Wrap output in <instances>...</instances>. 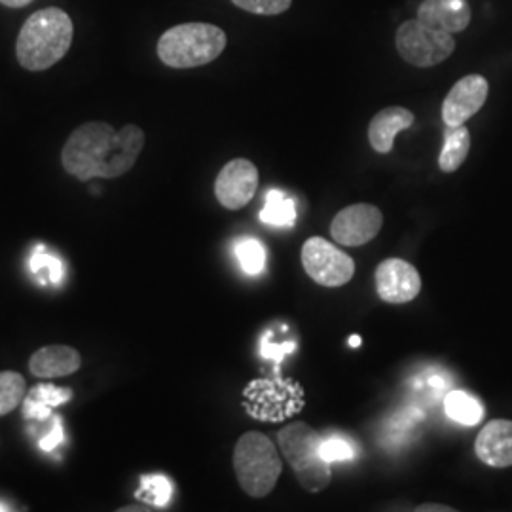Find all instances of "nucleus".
Listing matches in <instances>:
<instances>
[{
    "label": "nucleus",
    "instance_id": "nucleus-20",
    "mask_svg": "<svg viewBox=\"0 0 512 512\" xmlns=\"http://www.w3.org/2000/svg\"><path fill=\"white\" fill-rule=\"evenodd\" d=\"M27 395L25 378L14 370H0V418L14 412Z\"/></svg>",
    "mask_w": 512,
    "mask_h": 512
},
{
    "label": "nucleus",
    "instance_id": "nucleus-17",
    "mask_svg": "<svg viewBox=\"0 0 512 512\" xmlns=\"http://www.w3.org/2000/svg\"><path fill=\"white\" fill-rule=\"evenodd\" d=\"M471 150V133L463 126L448 128L444 131V145L440 150L439 167L444 173L458 171L463 162L467 160Z\"/></svg>",
    "mask_w": 512,
    "mask_h": 512
},
{
    "label": "nucleus",
    "instance_id": "nucleus-2",
    "mask_svg": "<svg viewBox=\"0 0 512 512\" xmlns=\"http://www.w3.org/2000/svg\"><path fill=\"white\" fill-rule=\"evenodd\" d=\"M74 25L61 8H44L23 23L16 40V57L25 71L40 73L52 69L73 46Z\"/></svg>",
    "mask_w": 512,
    "mask_h": 512
},
{
    "label": "nucleus",
    "instance_id": "nucleus-19",
    "mask_svg": "<svg viewBox=\"0 0 512 512\" xmlns=\"http://www.w3.org/2000/svg\"><path fill=\"white\" fill-rule=\"evenodd\" d=\"M444 410L452 420L467 427H473L484 416L480 403L465 391H450L444 399Z\"/></svg>",
    "mask_w": 512,
    "mask_h": 512
},
{
    "label": "nucleus",
    "instance_id": "nucleus-5",
    "mask_svg": "<svg viewBox=\"0 0 512 512\" xmlns=\"http://www.w3.org/2000/svg\"><path fill=\"white\" fill-rule=\"evenodd\" d=\"M234 471L241 490L260 499L274 490L283 463L272 440L264 433L249 431L239 437L234 448Z\"/></svg>",
    "mask_w": 512,
    "mask_h": 512
},
{
    "label": "nucleus",
    "instance_id": "nucleus-3",
    "mask_svg": "<svg viewBox=\"0 0 512 512\" xmlns=\"http://www.w3.org/2000/svg\"><path fill=\"white\" fill-rule=\"evenodd\" d=\"M226 33L211 23H183L167 29L156 52L165 67L196 69L215 61L226 48Z\"/></svg>",
    "mask_w": 512,
    "mask_h": 512
},
{
    "label": "nucleus",
    "instance_id": "nucleus-26",
    "mask_svg": "<svg viewBox=\"0 0 512 512\" xmlns=\"http://www.w3.org/2000/svg\"><path fill=\"white\" fill-rule=\"evenodd\" d=\"M63 439H65V435H63V423H61V418H59V416H52V418H50L48 431L38 437V446H40L44 452H52L59 444H63Z\"/></svg>",
    "mask_w": 512,
    "mask_h": 512
},
{
    "label": "nucleus",
    "instance_id": "nucleus-13",
    "mask_svg": "<svg viewBox=\"0 0 512 512\" xmlns=\"http://www.w3.org/2000/svg\"><path fill=\"white\" fill-rule=\"evenodd\" d=\"M418 19L429 27L446 33H461L471 23V6L467 0H423Z\"/></svg>",
    "mask_w": 512,
    "mask_h": 512
},
{
    "label": "nucleus",
    "instance_id": "nucleus-23",
    "mask_svg": "<svg viewBox=\"0 0 512 512\" xmlns=\"http://www.w3.org/2000/svg\"><path fill=\"white\" fill-rule=\"evenodd\" d=\"M31 274L38 277L46 285H59L63 279V264L57 256L48 253L46 249H37L29 260Z\"/></svg>",
    "mask_w": 512,
    "mask_h": 512
},
{
    "label": "nucleus",
    "instance_id": "nucleus-22",
    "mask_svg": "<svg viewBox=\"0 0 512 512\" xmlns=\"http://www.w3.org/2000/svg\"><path fill=\"white\" fill-rule=\"evenodd\" d=\"M236 256L239 266L247 275H258L264 272L266 266V249L255 238L239 239L236 243Z\"/></svg>",
    "mask_w": 512,
    "mask_h": 512
},
{
    "label": "nucleus",
    "instance_id": "nucleus-6",
    "mask_svg": "<svg viewBox=\"0 0 512 512\" xmlns=\"http://www.w3.org/2000/svg\"><path fill=\"white\" fill-rule=\"evenodd\" d=\"M395 46L404 61L412 67H435L456 50L452 33L425 25L420 19H408L397 29Z\"/></svg>",
    "mask_w": 512,
    "mask_h": 512
},
{
    "label": "nucleus",
    "instance_id": "nucleus-16",
    "mask_svg": "<svg viewBox=\"0 0 512 512\" xmlns=\"http://www.w3.org/2000/svg\"><path fill=\"white\" fill-rule=\"evenodd\" d=\"M74 397L71 387L38 384L27 391L23 399V418L29 421H48L54 416V408L69 403Z\"/></svg>",
    "mask_w": 512,
    "mask_h": 512
},
{
    "label": "nucleus",
    "instance_id": "nucleus-25",
    "mask_svg": "<svg viewBox=\"0 0 512 512\" xmlns=\"http://www.w3.org/2000/svg\"><path fill=\"white\" fill-rule=\"evenodd\" d=\"M321 456L329 463L349 461V459L355 458V450L348 440L330 437V439L323 440V444H321Z\"/></svg>",
    "mask_w": 512,
    "mask_h": 512
},
{
    "label": "nucleus",
    "instance_id": "nucleus-24",
    "mask_svg": "<svg viewBox=\"0 0 512 512\" xmlns=\"http://www.w3.org/2000/svg\"><path fill=\"white\" fill-rule=\"evenodd\" d=\"M238 8L256 16H279L287 12L293 0H232Z\"/></svg>",
    "mask_w": 512,
    "mask_h": 512
},
{
    "label": "nucleus",
    "instance_id": "nucleus-9",
    "mask_svg": "<svg viewBox=\"0 0 512 512\" xmlns=\"http://www.w3.org/2000/svg\"><path fill=\"white\" fill-rule=\"evenodd\" d=\"M258 169L251 160L236 158L224 165L215 181V196L222 207L239 211L255 198Z\"/></svg>",
    "mask_w": 512,
    "mask_h": 512
},
{
    "label": "nucleus",
    "instance_id": "nucleus-27",
    "mask_svg": "<svg viewBox=\"0 0 512 512\" xmlns=\"http://www.w3.org/2000/svg\"><path fill=\"white\" fill-rule=\"evenodd\" d=\"M418 512H454L452 507H444V505H421L416 509Z\"/></svg>",
    "mask_w": 512,
    "mask_h": 512
},
{
    "label": "nucleus",
    "instance_id": "nucleus-10",
    "mask_svg": "<svg viewBox=\"0 0 512 512\" xmlns=\"http://www.w3.org/2000/svg\"><path fill=\"white\" fill-rule=\"evenodd\" d=\"M490 93V84L480 74H467L454 84L442 103V122L448 128L463 126L484 107Z\"/></svg>",
    "mask_w": 512,
    "mask_h": 512
},
{
    "label": "nucleus",
    "instance_id": "nucleus-11",
    "mask_svg": "<svg viewBox=\"0 0 512 512\" xmlns=\"http://www.w3.org/2000/svg\"><path fill=\"white\" fill-rule=\"evenodd\" d=\"M376 291L387 304L412 302L421 291L420 274L406 260L387 258L376 268Z\"/></svg>",
    "mask_w": 512,
    "mask_h": 512
},
{
    "label": "nucleus",
    "instance_id": "nucleus-4",
    "mask_svg": "<svg viewBox=\"0 0 512 512\" xmlns=\"http://www.w3.org/2000/svg\"><path fill=\"white\" fill-rule=\"evenodd\" d=\"M277 444L300 486L308 492L325 490L332 480L330 463L321 456V435L304 421H294L277 433Z\"/></svg>",
    "mask_w": 512,
    "mask_h": 512
},
{
    "label": "nucleus",
    "instance_id": "nucleus-1",
    "mask_svg": "<svg viewBox=\"0 0 512 512\" xmlns=\"http://www.w3.org/2000/svg\"><path fill=\"white\" fill-rule=\"evenodd\" d=\"M145 141V131L135 124L118 131L107 122H86L74 129L63 145L61 164L82 183L116 179L135 167Z\"/></svg>",
    "mask_w": 512,
    "mask_h": 512
},
{
    "label": "nucleus",
    "instance_id": "nucleus-21",
    "mask_svg": "<svg viewBox=\"0 0 512 512\" xmlns=\"http://www.w3.org/2000/svg\"><path fill=\"white\" fill-rule=\"evenodd\" d=\"M137 499L145 501L148 505H154L158 509H164L171 501L173 484L164 475L141 476V486L137 490Z\"/></svg>",
    "mask_w": 512,
    "mask_h": 512
},
{
    "label": "nucleus",
    "instance_id": "nucleus-12",
    "mask_svg": "<svg viewBox=\"0 0 512 512\" xmlns=\"http://www.w3.org/2000/svg\"><path fill=\"white\" fill-rule=\"evenodd\" d=\"M476 456L495 469L512 467V421L492 420L476 437Z\"/></svg>",
    "mask_w": 512,
    "mask_h": 512
},
{
    "label": "nucleus",
    "instance_id": "nucleus-8",
    "mask_svg": "<svg viewBox=\"0 0 512 512\" xmlns=\"http://www.w3.org/2000/svg\"><path fill=\"white\" fill-rule=\"evenodd\" d=\"M384 226L382 211L372 203H355L342 209L330 224L336 243L361 247L376 238Z\"/></svg>",
    "mask_w": 512,
    "mask_h": 512
},
{
    "label": "nucleus",
    "instance_id": "nucleus-7",
    "mask_svg": "<svg viewBox=\"0 0 512 512\" xmlns=\"http://www.w3.org/2000/svg\"><path fill=\"white\" fill-rule=\"evenodd\" d=\"M302 266L323 287H342L355 275V262L327 239L310 238L302 247Z\"/></svg>",
    "mask_w": 512,
    "mask_h": 512
},
{
    "label": "nucleus",
    "instance_id": "nucleus-28",
    "mask_svg": "<svg viewBox=\"0 0 512 512\" xmlns=\"http://www.w3.org/2000/svg\"><path fill=\"white\" fill-rule=\"evenodd\" d=\"M31 2H35V0H0V4L8 6V8H25Z\"/></svg>",
    "mask_w": 512,
    "mask_h": 512
},
{
    "label": "nucleus",
    "instance_id": "nucleus-14",
    "mask_svg": "<svg viewBox=\"0 0 512 512\" xmlns=\"http://www.w3.org/2000/svg\"><path fill=\"white\" fill-rule=\"evenodd\" d=\"M80 366L82 357L71 346H46L37 349L29 359L31 374L40 380L71 376L80 370Z\"/></svg>",
    "mask_w": 512,
    "mask_h": 512
},
{
    "label": "nucleus",
    "instance_id": "nucleus-18",
    "mask_svg": "<svg viewBox=\"0 0 512 512\" xmlns=\"http://www.w3.org/2000/svg\"><path fill=\"white\" fill-rule=\"evenodd\" d=\"M258 219L275 228H293L296 222L293 200H289L281 190H270L266 194V205L260 211Z\"/></svg>",
    "mask_w": 512,
    "mask_h": 512
},
{
    "label": "nucleus",
    "instance_id": "nucleus-15",
    "mask_svg": "<svg viewBox=\"0 0 512 512\" xmlns=\"http://www.w3.org/2000/svg\"><path fill=\"white\" fill-rule=\"evenodd\" d=\"M412 124H414L412 110L404 107H387L380 110L368 126L370 147L374 148L378 154H389L395 145V137L404 129L412 128Z\"/></svg>",
    "mask_w": 512,
    "mask_h": 512
},
{
    "label": "nucleus",
    "instance_id": "nucleus-29",
    "mask_svg": "<svg viewBox=\"0 0 512 512\" xmlns=\"http://www.w3.org/2000/svg\"><path fill=\"white\" fill-rule=\"evenodd\" d=\"M349 346H351V348H359V346H361V336H357V334L351 336V338H349Z\"/></svg>",
    "mask_w": 512,
    "mask_h": 512
}]
</instances>
